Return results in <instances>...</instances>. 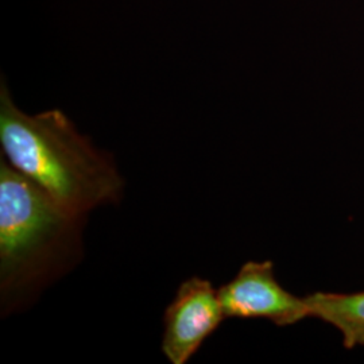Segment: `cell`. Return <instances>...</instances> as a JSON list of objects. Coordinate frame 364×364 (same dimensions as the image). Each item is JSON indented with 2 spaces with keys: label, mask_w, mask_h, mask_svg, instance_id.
Listing matches in <instances>:
<instances>
[{
  "label": "cell",
  "mask_w": 364,
  "mask_h": 364,
  "mask_svg": "<svg viewBox=\"0 0 364 364\" xmlns=\"http://www.w3.org/2000/svg\"><path fill=\"white\" fill-rule=\"evenodd\" d=\"M1 156L63 208L80 216L117 204L124 180L112 154L92 144L61 109L25 114L0 85Z\"/></svg>",
  "instance_id": "obj_1"
},
{
  "label": "cell",
  "mask_w": 364,
  "mask_h": 364,
  "mask_svg": "<svg viewBox=\"0 0 364 364\" xmlns=\"http://www.w3.org/2000/svg\"><path fill=\"white\" fill-rule=\"evenodd\" d=\"M87 218L63 208L37 183L0 158L3 316L27 308L80 263Z\"/></svg>",
  "instance_id": "obj_2"
},
{
  "label": "cell",
  "mask_w": 364,
  "mask_h": 364,
  "mask_svg": "<svg viewBox=\"0 0 364 364\" xmlns=\"http://www.w3.org/2000/svg\"><path fill=\"white\" fill-rule=\"evenodd\" d=\"M218 291L225 317L263 318L278 326H293L311 317L305 297H297L279 285L272 260L245 263Z\"/></svg>",
  "instance_id": "obj_3"
},
{
  "label": "cell",
  "mask_w": 364,
  "mask_h": 364,
  "mask_svg": "<svg viewBox=\"0 0 364 364\" xmlns=\"http://www.w3.org/2000/svg\"><path fill=\"white\" fill-rule=\"evenodd\" d=\"M224 318L218 289L208 279L192 277L182 282L165 311L161 350L170 363H188Z\"/></svg>",
  "instance_id": "obj_4"
},
{
  "label": "cell",
  "mask_w": 364,
  "mask_h": 364,
  "mask_svg": "<svg viewBox=\"0 0 364 364\" xmlns=\"http://www.w3.org/2000/svg\"><path fill=\"white\" fill-rule=\"evenodd\" d=\"M311 317L335 326L348 350L364 346V291L352 294L313 293L305 297Z\"/></svg>",
  "instance_id": "obj_5"
}]
</instances>
